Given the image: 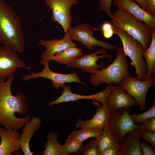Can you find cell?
Instances as JSON below:
<instances>
[{
	"label": "cell",
	"instance_id": "obj_1",
	"mask_svg": "<svg viewBox=\"0 0 155 155\" xmlns=\"http://www.w3.org/2000/svg\"><path fill=\"white\" fill-rule=\"evenodd\" d=\"M13 76L8 78L4 82H0V125L7 129L19 130L30 119L29 115L22 118L15 115L23 116L28 111L26 97L22 92L13 96L11 91V86Z\"/></svg>",
	"mask_w": 155,
	"mask_h": 155
},
{
	"label": "cell",
	"instance_id": "obj_2",
	"mask_svg": "<svg viewBox=\"0 0 155 155\" xmlns=\"http://www.w3.org/2000/svg\"><path fill=\"white\" fill-rule=\"evenodd\" d=\"M0 43L18 53L25 48L21 21L13 8L3 0H0Z\"/></svg>",
	"mask_w": 155,
	"mask_h": 155
},
{
	"label": "cell",
	"instance_id": "obj_3",
	"mask_svg": "<svg viewBox=\"0 0 155 155\" xmlns=\"http://www.w3.org/2000/svg\"><path fill=\"white\" fill-rule=\"evenodd\" d=\"M110 19L113 27L125 31L140 42L144 51L148 47L151 40L152 29L148 25L119 7L112 14Z\"/></svg>",
	"mask_w": 155,
	"mask_h": 155
},
{
	"label": "cell",
	"instance_id": "obj_4",
	"mask_svg": "<svg viewBox=\"0 0 155 155\" xmlns=\"http://www.w3.org/2000/svg\"><path fill=\"white\" fill-rule=\"evenodd\" d=\"M117 50L116 57L111 64L90 74V82L92 86L97 87L104 83L118 85L129 72L127 57L122 47H118Z\"/></svg>",
	"mask_w": 155,
	"mask_h": 155
},
{
	"label": "cell",
	"instance_id": "obj_5",
	"mask_svg": "<svg viewBox=\"0 0 155 155\" xmlns=\"http://www.w3.org/2000/svg\"><path fill=\"white\" fill-rule=\"evenodd\" d=\"M114 33L120 39L123 49L125 55L131 60L135 73L138 80H145L147 68L145 60L143 58L144 50L141 44L125 31L113 26Z\"/></svg>",
	"mask_w": 155,
	"mask_h": 155
},
{
	"label": "cell",
	"instance_id": "obj_6",
	"mask_svg": "<svg viewBox=\"0 0 155 155\" xmlns=\"http://www.w3.org/2000/svg\"><path fill=\"white\" fill-rule=\"evenodd\" d=\"M97 29L92 25L84 23L71 26L68 32L71 39L81 43L87 50H93L94 47L97 46L111 51L117 50V46L98 40L94 37V31Z\"/></svg>",
	"mask_w": 155,
	"mask_h": 155
},
{
	"label": "cell",
	"instance_id": "obj_7",
	"mask_svg": "<svg viewBox=\"0 0 155 155\" xmlns=\"http://www.w3.org/2000/svg\"><path fill=\"white\" fill-rule=\"evenodd\" d=\"M135 100L140 110L144 111L146 108V99L149 88L155 86V78L141 81L137 77H133L129 72L118 85Z\"/></svg>",
	"mask_w": 155,
	"mask_h": 155
},
{
	"label": "cell",
	"instance_id": "obj_8",
	"mask_svg": "<svg viewBox=\"0 0 155 155\" xmlns=\"http://www.w3.org/2000/svg\"><path fill=\"white\" fill-rule=\"evenodd\" d=\"M108 125L117 141L121 144L128 132L140 127L135 124L129 114V108H123L111 112Z\"/></svg>",
	"mask_w": 155,
	"mask_h": 155
},
{
	"label": "cell",
	"instance_id": "obj_9",
	"mask_svg": "<svg viewBox=\"0 0 155 155\" xmlns=\"http://www.w3.org/2000/svg\"><path fill=\"white\" fill-rule=\"evenodd\" d=\"M18 53L9 47L0 46V82H4L7 78L13 76L18 69H31L20 58Z\"/></svg>",
	"mask_w": 155,
	"mask_h": 155
},
{
	"label": "cell",
	"instance_id": "obj_10",
	"mask_svg": "<svg viewBox=\"0 0 155 155\" xmlns=\"http://www.w3.org/2000/svg\"><path fill=\"white\" fill-rule=\"evenodd\" d=\"M45 2L49 10L52 11L51 18L52 21L60 24L65 33L68 32L72 22L71 9L78 3V0H45Z\"/></svg>",
	"mask_w": 155,
	"mask_h": 155
},
{
	"label": "cell",
	"instance_id": "obj_11",
	"mask_svg": "<svg viewBox=\"0 0 155 155\" xmlns=\"http://www.w3.org/2000/svg\"><path fill=\"white\" fill-rule=\"evenodd\" d=\"M43 65V69L40 72H31L30 74L23 75L22 77L23 80L27 81L32 79L39 77L44 78L51 81L53 88L56 90L62 87L66 83L75 82L87 85L80 80V78L76 73L66 74L58 73L53 71L49 68V63H46Z\"/></svg>",
	"mask_w": 155,
	"mask_h": 155
},
{
	"label": "cell",
	"instance_id": "obj_12",
	"mask_svg": "<svg viewBox=\"0 0 155 155\" xmlns=\"http://www.w3.org/2000/svg\"><path fill=\"white\" fill-rule=\"evenodd\" d=\"M112 56L106 53V50L99 49L94 53L90 54H83L80 57L75 59L67 65L69 67L75 68L82 70L84 71L92 74L98 70L99 68H104L105 64L102 61L100 64L96 62L100 58H106L108 62L112 60Z\"/></svg>",
	"mask_w": 155,
	"mask_h": 155
},
{
	"label": "cell",
	"instance_id": "obj_13",
	"mask_svg": "<svg viewBox=\"0 0 155 155\" xmlns=\"http://www.w3.org/2000/svg\"><path fill=\"white\" fill-rule=\"evenodd\" d=\"M112 85H108L103 90L94 94L89 95H81L73 93L69 85L64 84L62 86L63 91L61 95L57 99L49 102L47 105L51 106L54 105L67 102L88 99L96 100L103 104L106 103L107 98L111 93Z\"/></svg>",
	"mask_w": 155,
	"mask_h": 155
},
{
	"label": "cell",
	"instance_id": "obj_14",
	"mask_svg": "<svg viewBox=\"0 0 155 155\" xmlns=\"http://www.w3.org/2000/svg\"><path fill=\"white\" fill-rule=\"evenodd\" d=\"M68 32L65 33L63 38L61 39H54L52 40H40L38 44L45 47L46 49L41 56L40 63L44 65L49 63L51 58L55 54L63 51L70 47L78 46L72 41Z\"/></svg>",
	"mask_w": 155,
	"mask_h": 155
},
{
	"label": "cell",
	"instance_id": "obj_15",
	"mask_svg": "<svg viewBox=\"0 0 155 155\" xmlns=\"http://www.w3.org/2000/svg\"><path fill=\"white\" fill-rule=\"evenodd\" d=\"M93 105L96 106V113L91 119L84 120L79 119L75 124L79 128H100L103 129L108 124L111 111L107 103L100 105L98 102L92 101Z\"/></svg>",
	"mask_w": 155,
	"mask_h": 155
},
{
	"label": "cell",
	"instance_id": "obj_16",
	"mask_svg": "<svg viewBox=\"0 0 155 155\" xmlns=\"http://www.w3.org/2000/svg\"><path fill=\"white\" fill-rule=\"evenodd\" d=\"M113 3L118 7L127 11L139 21L155 29V16L142 9L134 0H114Z\"/></svg>",
	"mask_w": 155,
	"mask_h": 155
},
{
	"label": "cell",
	"instance_id": "obj_17",
	"mask_svg": "<svg viewBox=\"0 0 155 155\" xmlns=\"http://www.w3.org/2000/svg\"><path fill=\"white\" fill-rule=\"evenodd\" d=\"M106 103L111 112L133 105L138 106L135 100L131 95L116 85L112 86Z\"/></svg>",
	"mask_w": 155,
	"mask_h": 155
},
{
	"label": "cell",
	"instance_id": "obj_18",
	"mask_svg": "<svg viewBox=\"0 0 155 155\" xmlns=\"http://www.w3.org/2000/svg\"><path fill=\"white\" fill-rule=\"evenodd\" d=\"M18 131L4 128L1 134L0 155H11L20 149L21 135Z\"/></svg>",
	"mask_w": 155,
	"mask_h": 155
},
{
	"label": "cell",
	"instance_id": "obj_19",
	"mask_svg": "<svg viewBox=\"0 0 155 155\" xmlns=\"http://www.w3.org/2000/svg\"><path fill=\"white\" fill-rule=\"evenodd\" d=\"M142 130L140 127L127 132L121 143L122 155H142L140 139Z\"/></svg>",
	"mask_w": 155,
	"mask_h": 155
},
{
	"label": "cell",
	"instance_id": "obj_20",
	"mask_svg": "<svg viewBox=\"0 0 155 155\" xmlns=\"http://www.w3.org/2000/svg\"><path fill=\"white\" fill-rule=\"evenodd\" d=\"M42 122L40 118L32 117L25 124L24 127L21 128L22 133L20 139V149L24 155L34 154L30 150L29 143L36 131L40 128Z\"/></svg>",
	"mask_w": 155,
	"mask_h": 155
},
{
	"label": "cell",
	"instance_id": "obj_21",
	"mask_svg": "<svg viewBox=\"0 0 155 155\" xmlns=\"http://www.w3.org/2000/svg\"><path fill=\"white\" fill-rule=\"evenodd\" d=\"M143 56L146 60L147 73L145 80L155 78V29H152V38L148 47L144 52Z\"/></svg>",
	"mask_w": 155,
	"mask_h": 155
},
{
	"label": "cell",
	"instance_id": "obj_22",
	"mask_svg": "<svg viewBox=\"0 0 155 155\" xmlns=\"http://www.w3.org/2000/svg\"><path fill=\"white\" fill-rule=\"evenodd\" d=\"M96 142L98 155L119 143L108 124L103 129L101 135L96 138Z\"/></svg>",
	"mask_w": 155,
	"mask_h": 155
},
{
	"label": "cell",
	"instance_id": "obj_23",
	"mask_svg": "<svg viewBox=\"0 0 155 155\" xmlns=\"http://www.w3.org/2000/svg\"><path fill=\"white\" fill-rule=\"evenodd\" d=\"M83 51L81 48L76 46L68 48L63 51L56 53L50 59L61 64H69L73 60L81 56Z\"/></svg>",
	"mask_w": 155,
	"mask_h": 155
},
{
	"label": "cell",
	"instance_id": "obj_24",
	"mask_svg": "<svg viewBox=\"0 0 155 155\" xmlns=\"http://www.w3.org/2000/svg\"><path fill=\"white\" fill-rule=\"evenodd\" d=\"M58 134L55 133L49 132L46 136L47 141L43 145L44 150L42 151L44 155H62V145L57 138Z\"/></svg>",
	"mask_w": 155,
	"mask_h": 155
},
{
	"label": "cell",
	"instance_id": "obj_25",
	"mask_svg": "<svg viewBox=\"0 0 155 155\" xmlns=\"http://www.w3.org/2000/svg\"><path fill=\"white\" fill-rule=\"evenodd\" d=\"M103 130V129L100 128H82L71 132L68 138L83 142L90 138L99 137L102 133Z\"/></svg>",
	"mask_w": 155,
	"mask_h": 155
},
{
	"label": "cell",
	"instance_id": "obj_26",
	"mask_svg": "<svg viewBox=\"0 0 155 155\" xmlns=\"http://www.w3.org/2000/svg\"><path fill=\"white\" fill-rule=\"evenodd\" d=\"M84 146L83 142L67 138L64 144L62 146V155H69L78 152H81Z\"/></svg>",
	"mask_w": 155,
	"mask_h": 155
},
{
	"label": "cell",
	"instance_id": "obj_27",
	"mask_svg": "<svg viewBox=\"0 0 155 155\" xmlns=\"http://www.w3.org/2000/svg\"><path fill=\"white\" fill-rule=\"evenodd\" d=\"M153 105L148 111L141 114L130 115L133 123L135 125H140L146 120L155 117V99L153 101Z\"/></svg>",
	"mask_w": 155,
	"mask_h": 155
},
{
	"label": "cell",
	"instance_id": "obj_28",
	"mask_svg": "<svg viewBox=\"0 0 155 155\" xmlns=\"http://www.w3.org/2000/svg\"><path fill=\"white\" fill-rule=\"evenodd\" d=\"M81 152L84 155H98L96 138L92 139L84 146Z\"/></svg>",
	"mask_w": 155,
	"mask_h": 155
},
{
	"label": "cell",
	"instance_id": "obj_29",
	"mask_svg": "<svg viewBox=\"0 0 155 155\" xmlns=\"http://www.w3.org/2000/svg\"><path fill=\"white\" fill-rule=\"evenodd\" d=\"M99 11H103L106 15L111 18L112 15L111 11L112 0H98Z\"/></svg>",
	"mask_w": 155,
	"mask_h": 155
},
{
	"label": "cell",
	"instance_id": "obj_30",
	"mask_svg": "<svg viewBox=\"0 0 155 155\" xmlns=\"http://www.w3.org/2000/svg\"><path fill=\"white\" fill-rule=\"evenodd\" d=\"M101 30L104 37L105 38H109L113 36L114 33L113 26L109 22H105L101 25Z\"/></svg>",
	"mask_w": 155,
	"mask_h": 155
},
{
	"label": "cell",
	"instance_id": "obj_31",
	"mask_svg": "<svg viewBox=\"0 0 155 155\" xmlns=\"http://www.w3.org/2000/svg\"><path fill=\"white\" fill-rule=\"evenodd\" d=\"M140 125L142 131L155 132V117L145 120Z\"/></svg>",
	"mask_w": 155,
	"mask_h": 155
},
{
	"label": "cell",
	"instance_id": "obj_32",
	"mask_svg": "<svg viewBox=\"0 0 155 155\" xmlns=\"http://www.w3.org/2000/svg\"><path fill=\"white\" fill-rule=\"evenodd\" d=\"M122 144L119 142L105 151L101 155H122Z\"/></svg>",
	"mask_w": 155,
	"mask_h": 155
},
{
	"label": "cell",
	"instance_id": "obj_33",
	"mask_svg": "<svg viewBox=\"0 0 155 155\" xmlns=\"http://www.w3.org/2000/svg\"><path fill=\"white\" fill-rule=\"evenodd\" d=\"M140 144L143 155H155V147L143 141H140Z\"/></svg>",
	"mask_w": 155,
	"mask_h": 155
},
{
	"label": "cell",
	"instance_id": "obj_34",
	"mask_svg": "<svg viewBox=\"0 0 155 155\" xmlns=\"http://www.w3.org/2000/svg\"><path fill=\"white\" fill-rule=\"evenodd\" d=\"M141 138L149 142L155 147V132L142 131Z\"/></svg>",
	"mask_w": 155,
	"mask_h": 155
},
{
	"label": "cell",
	"instance_id": "obj_35",
	"mask_svg": "<svg viewBox=\"0 0 155 155\" xmlns=\"http://www.w3.org/2000/svg\"><path fill=\"white\" fill-rule=\"evenodd\" d=\"M146 11L151 14L155 16V0H146Z\"/></svg>",
	"mask_w": 155,
	"mask_h": 155
},
{
	"label": "cell",
	"instance_id": "obj_36",
	"mask_svg": "<svg viewBox=\"0 0 155 155\" xmlns=\"http://www.w3.org/2000/svg\"><path fill=\"white\" fill-rule=\"evenodd\" d=\"M138 3L140 6L143 9L146 11V0H133Z\"/></svg>",
	"mask_w": 155,
	"mask_h": 155
},
{
	"label": "cell",
	"instance_id": "obj_37",
	"mask_svg": "<svg viewBox=\"0 0 155 155\" xmlns=\"http://www.w3.org/2000/svg\"><path fill=\"white\" fill-rule=\"evenodd\" d=\"M0 143L1 142V132L3 130V129L4 128L1 127H0Z\"/></svg>",
	"mask_w": 155,
	"mask_h": 155
}]
</instances>
